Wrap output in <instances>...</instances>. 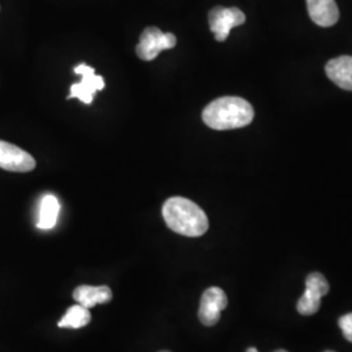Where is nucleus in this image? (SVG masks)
I'll return each instance as SVG.
<instances>
[{"instance_id":"3","label":"nucleus","mask_w":352,"mask_h":352,"mask_svg":"<svg viewBox=\"0 0 352 352\" xmlns=\"http://www.w3.org/2000/svg\"><path fill=\"white\" fill-rule=\"evenodd\" d=\"M175 46L176 37L173 33H164L155 26H149L142 32L140 37L136 54L141 60L151 62L162 51L171 50Z\"/></svg>"},{"instance_id":"1","label":"nucleus","mask_w":352,"mask_h":352,"mask_svg":"<svg viewBox=\"0 0 352 352\" xmlns=\"http://www.w3.org/2000/svg\"><path fill=\"white\" fill-rule=\"evenodd\" d=\"M164 222L176 234L199 238L209 228V219L201 208L186 197H171L162 208Z\"/></svg>"},{"instance_id":"10","label":"nucleus","mask_w":352,"mask_h":352,"mask_svg":"<svg viewBox=\"0 0 352 352\" xmlns=\"http://www.w3.org/2000/svg\"><path fill=\"white\" fill-rule=\"evenodd\" d=\"M325 72L337 87L352 91V56L343 55L331 59L325 67Z\"/></svg>"},{"instance_id":"2","label":"nucleus","mask_w":352,"mask_h":352,"mask_svg":"<svg viewBox=\"0 0 352 352\" xmlns=\"http://www.w3.org/2000/svg\"><path fill=\"white\" fill-rule=\"evenodd\" d=\"M254 118L251 103L240 97H221L202 111V120L215 131H228L250 126Z\"/></svg>"},{"instance_id":"7","label":"nucleus","mask_w":352,"mask_h":352,"mask_svg":"<svg viewBox=\"0 0 352 352\" xmlns=\"http://www.w3.org/2000/svg\"><path fill=\"white\" fill-rule=\"evenodd\" d=\"M0 168L12 173H29L36 168V160L28 151L0 140Z\"/></svg>"},{"instance_id":"16","label":"nucleus","mask_w":352,"mask_h":352,"mask_svg":"<svg viewBox=\"0 0 352 352\" xmlns=\"http://www.w3.org/2000/svg\"><path fill=\"white\" fill-rule=\"evenodd\" d=\"M325 352H336V351H330V350H329V351H325Z\"/></svg>"},{"instance_id":"6","label":"nucleus","mask_w":352,"mask_h":352,"mask_svg":"<svg viewBox=\"0 0 352 352\" xmlns=\"http://www.w3.org/2000/svg\"><path fill=\"white\" fill-rule=\"evenodd\" d=\"M75 74L82 76V80L78 84H74L71 87L68 98H77L87 104H90L93 102L94 93L104 88V80L102 76L94 74V68L84 63L76 67Z\"/></svg>"},{"instance_id":"15","label":"nucleus","mask_w":352,"mask_h":352,"mask_svg":"<svg viewBox=\"0 0 352 352\" xmlns=\"http://www.w3.org/2000/svg\"><path fill=\"white\" fill-rule=\"evenodd\" d=\"M247 352H258V351H257V350H256V349H254V347H251V349H248V350H247ZM274 352H289V351H286V350H277V351H274Z\"/></svg>"},{"instance_id":"13","label":"nucleus","mask_w":352,"mask_h":352,"mask_svg":"<svg viewBox=\"0 0 352 352\" xmlns=\"http://www.w3.org/2000/svg\"><path fill=\"white\" fill-rule=\"evenodd\" d=\"M91 320V315L88 308L77 304L67 309L65 315L59 321L58 327H65V329H81L87 327Z\"/></svg>"},{"instance_id":"12","label":"nucleus","mask_w":352,"mask_h":352,"mask_svg":"<svg viewBox=\"0 0 352 352\" xmlns=\"http://www.w3.org/2000/svg\"><path fill=\"white\" fill-rule=\"evenodd\" d=\"M60 212V204L58 199L52 195H46L39 206V218H38V228L50 230L54 228L58 222V215Z\"/></svg>"},{"instance_id":"9","label":"nucleus","mask_w":352,"mask_h":352,"mask_svg":"<svg viewBox=\"0 0 352 352\" xmlns=\"http://www.w3.org/2000/svg\"><path fill=\"white\" fill-rule=\"evenodd\" d=\"M309 17L316 25L329 28L340 20V10L336 0H307Z\"/></svg>"},{"instance_id":"5","label":"nucleus","mask_w":352,"mask_h":352,"mask_svg":"<svg viewBox=\"0 0 352 352\" xmlns=\"http://www.w3.org/2000/svg\"><path fill=\"white\" fill-rule=\"evenodd\" d=\"M245 23V14L236 7H214L209 12V25L214 37L218 42H225L231 29L243 25Z\"/></svg>"},{"instance_id":"14","label":"nucleus","mask_w":352,"mask_h":352,"mask_svg":"<svg viewBox=\"0 0 352 352\" xmlns=\"http://www.w3.org/2000/svg\"><path fill=\"white\" fill-rule=\"evenodd\" d=\"M338 324H340V330H342L344 338L349 342H352V314L342 316Z\"/></svg>"},{"instance_id":"11","label":"nucleus","mask_w":352,"mask_h":352,"mask_svg":"<svg viewBox=\"0 0 352 352\" xmlns=\"http://www.w3.org/2000/svg\"><path fill=\"white\" fill-rule=\"evenodd\" d=\"M74 299L77 304L90 309L97 304H107L111 302L113 291L107 286L82 285L74 291Z\"/></svg>"},{"instance_id":"17","label":"nucleus","mask_w":352,"mask_h":352,"mask_svg":"<svg viewBox=\"0 0 352 352\" xmlns=\"http://www.w3.org/2000/svg\"><path fill=\"white\" fill-rule=\"evenodd\" d=\"M160 352H170V351H160Z\"/></svg>"},{"instance_id":"8","label":"nucleus","mask_w":352,"mask_h":352,"mask_svg":"<svg viewBox=\"0 0 352 352\" xmlns=\"http://www.w3.org/2000/svg\"><path fill=\"white\" fill-rule=\"evenodd\" d=\"M227 295L219 287H210L206 289L201 296L199 318L202 325L214 327L219 318L222 311L227 307Z\"/></svg>"},{"instance_id":"4","label":"nucleus","mask_w":352,"mask_h":352,"mask_svg":"<svg viewBox=\"0 0 352 352\" xmlns=\"http://www.w3.org/2000/svg\"><path fill=\"white\" fill-rule=\"evenodd\" d=\"M327 278L321 273H312L305 280V291L298 302V312L302 316L317 314L321 305V299L329 292Z\"/></svg>"}]
</instances>
